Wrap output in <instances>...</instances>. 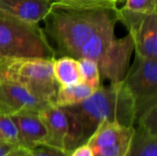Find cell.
Returning <instances> with one entry per match:
<instances>
[{
  "label": "cell",
  "mask_w": 157,
  "mask_h": 156,
  "mask_svg": "<svg viewBox=\"0 0 157 156\" xmlns=\"http://www.w3.org/2000/svg\"><path fill=\"white\" fill-rule=\"evenodd\" d=\"M118 16L116 9H77L51 4L45 17L44 32L55 43L56 57L77 59L82 46L109 20Z\"/></svg>",
  "instance_id": "6da1fadb"
},
{
  "label": "cell",
  "mask_w": 157,
  "mask_h": 156,
  "mask_svg": "<svg viewBox=\"0 0 157 156\" xmlns=\"http://www.w3.org/2000/svg\"><path fill=\"white\" fill-rule=\"evenodd\" d=\"M80 120L85 143L103 121L133 127L136 122L135 99L124 80L100 86L89 97L79 104L64 108Z\"/></svg>",
  "instance_id": "7a4b0ae2"
},
{
  "label": "cell",
  "mask_w": 157,
  "mask_h": 156,
  "mask_svg": "<svg viewBox=\"0 0 157 156\" xmlns=\"http://www.w3.org/2000/svg\"><path fill=\"white\" fill-rule=\"evenodd\" d=\"M40 58L54 60L56 52L39 25L0 11V60Z\"/></svg>",
  "instance_id": "3957f363"
},
{
  "label": "cell",
  "mask_w": 157,
  "mask_h": 156,
  "mask_svg": "<svg viewBox=\"0 0 157 156\" xmlns=\"http://www.w3.org/2000/svg\"><path fill=\"white\" fill-rule=\"evenodd\" d=\"M52 61L40 58L0 60V82L22 86L39 97L55 104L59 86L52 74Z\"/></svg>",
  "instance_id": "277c9868"
},
{
  "label": "cell",
  "mask_w": 157,
  "mask_h": 156,
  "mask_svg": "<svg viewBox=\"0 0 157 156\" xmlns=\"http://www.w3.org/2000/svg\"><path fill=\"white\" fill-rule=\"evenodd\" d=\"M39 114L48 131L46 145L70 154L78 145L85 143L83 126L68 109L51 104Z\"/></svg>",
  "instance_id": "5b68a950"
},
{
  "label": "cell",
  "mask_w": 157,
  "mask_h": 156,
  "mask_svg": "<svg viewBox=\"0 0 157 156\" xmlns=\"http://www.w3.org/2000/svg\"><path fill=\"white\" fill-rule=\"evenodd\" d=\"M123 80L135 99L136 119L149 107L157 104V60L135 56Z\"/></svg>",
  "instance_id": "8992f818"
},
{
  "label": "cell",
  "mask_w": 157,
  "mask_h": 156,
  "mask_svg": "<svg viewBox=\"0 0 157 156\" xmlns=\"http://www.w3.org/2000/svg\"><path fill=\"white\" fill-rule=\"evenodd\" d=\"M118 21L129 30L136 56L157 60V12L145 14L121 7L118 8Z\"/></svg>",
  "instance_id": "52a82bcc"
},
{
  "label": "cell",
  "mask_w": 157,
  "mask_h": 156,
  "mask_svg": "<svg viewBox=\"0 0 157 156\" xmlns=\"http://www.w3.org/2000/svg\"><path fill=\"white\" fill-rule=\"evenodd\" d=\"M134 132V126L103 120L86 143L92 148L94 156H128Z\"/></svg>",
  "instance_id": "ba28073f"
},
{
  "label": "cell",
  "mask_w": 157,
  "mask_h": 156,
  "mask_svg": "<svg viewBox=\"0 0 157 156\" xmlns=\"http://www.w3.org/2000/svg\"><path fill=\"white\" fill-rule=\"evenodd\" d=\"M134 43L130 34L121 39H114L97 62L101 79L110 83L122 81L128 72Z\"/></svg>",
  "instance_id": "9c48e42d"
},
{
  "label": "cell",
  "mask_w": 157,
  "mask_h": 156,
  "mask_svg": "<svg viewBox=\"0 0 157 156\" xmlns=\"http://www.w3.org/2000/svg\"><path fill=\"white\" fill-rule=\"evenodd\" d=\"M48 102L28 88L10 82H0V115L13 116L19 113H40Z\"/></svg>",
  "instance_id": "30bf717a"
},
{
  "label": "cell",
  "mask_w": 157,
  "mask_h": 156,
  "mask_svg": "<svg viewBox=\"0 0 157 156\" xmlns=\"http://www.w3.org/2000/svg\"><path fill=\"white\" fill-rule=\"evenodd\" d=\"M10 117L17 129L18 145L32 149L45 144L48 131L39 113H19Z\"/></svg>",
  "instance_id": "8fae6325"
},
{
  "label": "cell",
  "mask_w": 157,
  "mask_h": 156,
  "mask_svg": "<svg viewBox=\"0 0 157 156\" xmlns=\"http://www.w3.org/2000/svg\"><path fill=\"white\" fill-rule=\"evenodd\" d=\"M51 7L48 0H0V11L24 21L39 23Z\"/></svg>",
  "instance_id": "7c38bea8"
},
{
  "label": "cell",
  "mask_w": 157,
  "mask_h": 156,
  "mask_svg": "<svg viewBox=\"0 0 157 156\" xmlns=\"http://www.w3.org/2000/svg\"><path fill=\"white\" fill-rule=\"evenodd\" d=\"M52 74L59 86L84 83L78 59L70 56H61L52 61Z\"/></svg>",
  "instance_id": "4fadbf2b"
},
{
  "label": "cell",
  "mask_w": 157,
  "mask_h": 156,
  "mask_svg": "<svg viewBox=\"0 0 157 156\" xmlns=\"http://www.w3.org/2000/svg\"><path fill=\"white\" fill-rule=\"evenodd\" d=\"M97 89L81 83L68 86H59L55 97V105L61 108H66L81 103L89 97Z\"/></svg>",
  "instance_id": "5bb4252c"
},
{
  "label": "cell",
  "mask_w": 157,
  "mask_h": 156,
  "mask_svg": "<svg viewBox=\"0 0 157 156\" xmlns=\"http://www.w3.org/2000/svg\"><path fill=\"white\" fill-rule=\"evenodd\" d=\"M128 156H157V135L140 127L135 129Z\"/></svg>",
  "instance_id": "9a60e30c"
},
{
  "label": "cell",
  "mask_w": 157,
  "mask_h": 156,
  "mask_svg": "<svg viewBox=\"0 0 157 156\" xmlns=\"http://www.w3.org/2000/svg\"><path fill=\"white\" fill-rule=\"evenodd\" d=\"M51 4L77 9H116L122 0H48Z\"/></svg>",
  "instance_id": "2e32d148"
},
{
  "label": "cell",
  "mask_w": 157,
  "mask_h": 156,
  "mask_svg": "<svg viewBox=\"0 0 157 156\" xmlns=\"http://www.w3.org/2000/svg\"><path fill=\"white\" fill-rule=\"evenodd\" d=\"M81 73L84 78V83L98 89L100 86V73L96 61L89 58H79Z\"/></svg>",
  "instance_id": "e0dca14e"
},
{
  "label": "cell",
  "mask_w": 157,
  "mask_h": 156,
  "mask_svg": "<svg viewBox=\"0 0 157 156\" xmlns=\"http://www.w3.org/2000/svg\"><path fill=\"white\" fill-rule=\"evenodd\" d=\"M136 122L140 128L157 135V104L149 107L141 113L137 117Z\"/></svg>",
  "instance_id": "ac0fdd59"
},
{
  "label": "cell",
  "mask_w": 157,
  "mask_h": 156,
  "mask_svg": "<svg viewBox=\"0 0 157 156\" xmlns=\"http://www.w3.org/2000/svg\"><path fill=\"white\" fill-rule=\"evenodd\" d=\"M0 132L5 136L7 142L18 145L17 129L10 116L0 115Z\"/></svg>",
  "instance_id": "d6986e66"
},
{
  "label": "cell",
  "mask_w": 157,
  "mask_h": 156,
  "mask_svg": "<svg viewBox=\"0 0 157 156\" xmlns=\"http://www.w3.org/2000/svg\"><path fill=\"white\" fill-rule=\"evenodd\" d=\"M125 7L128 10L139 13L151 14L156 11V0H125Z\"/></svg>",
  "instance_id": "ffe728a7"
},
{
  "label": "cell",
  "mask_w": 157,
  "mask_h": 156,
  "mask_svg": "<svg viewBox=\"0 0 157 156\" xmlns=\"http://www.w3.org/2000/svg\"><path fill=\"white\" fill-rule=\"evenodd\" d=\"M32 156H70L69 154L64 153L59 149L50 145L42 144L31 149Z\"/></svg>",
  "instance_id": "44dd1931"
},
{
  "label": "cell",
  "mask_w": 157,
  "mask_h": 156,
  "mask_svg": "<svg viewBox=\"0 0 157 156\" xmlns=\"http://www.w3.org/2000/svg\"><path fill=\"white\" fill-rule=\"evenodd\" d=\"M70 156H94L92 148L88 143H85L78 145L73 152L70 154Z\"/></svg>",
  "instance_id": "7402d4cb"
},
{
  "label": "cell",
  "mask_w": 157,
  "mask_h": 156,
  "mask_svg": "<svg viewBox=\"0 0 157 156\" xmlns=\"http://www.w3.org/2000/svg\"><path fill=\"white\" fill-rule=\"evenodd\" d=\"M4 156H32L31 149L21 145H15Z\"/></svg>",
  "instance_id": "603a6c76"
},
{
  "label": "cell",
  "mask_w": 157,
  "mask_h": 156,
  "mask_svg": "<svg viewBox=\"0 0 157 156\" xmlns=\"http://www.w3.org/2000/svg\"><path fill=\"white\" fill-rule=\"evenodd\" d=\"M15 144L6 142V141H0V156H4L10 149H12Z\"/></svg>",
  "instance_id": "cb8c5ba5"
},
{
  "label": "cell",
  "mask_w": 157,
  "mask_h": 156,
  "mask_svg": "<svg viewBox=\"0 0 157 156\" xmlns=\"http://www.w3.org/2000/svg\"><path fill=\"white\" fill-rule=\"evenodd\" d=\"M0 141H6V138H5V136H4L1 132H0ZM6 142H7V141H6Z\"/></svg>",
  "instance_id": "d4e9b609"
}]
</instances>
